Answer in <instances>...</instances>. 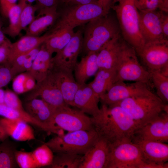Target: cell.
Masks as SVG:
<instances>
[{"label": "cell", "instance_id": "cell-1", "mask_svg": "<svg viewBox=\"0 0 168 168\" xmlns=\"http://www.w3.org/2000/svg\"><path fill=\"white\" fill-rule=\"evenodd\" d=\"M91 119L99 138L110 144L132 141L138 127L128 114L117 105L102 104L99 112Z\"/></svg>", "mask_w": 168, "mask_h": 168}, {"label": "cell", "instance_id": "cell-2", "mask_svg": "<svg viewBox=\"0 0 168 168\" xmlns=\"http://www.w3.org/2000/svg\"><path fill=\"white\" fill-rule=\"evenodd\" d=\"M120 33L116 17L108 14L87 23L83 37L82 51L98 52L109 41Z\"/></svg>", "mask_w": 168, "mask_h": 168}, {"label": "cell", "instance_id": "cell-3", "mask_svg": "<svg viewBox=\"0 0 168 168\" xmlns=\"http://www.w3.org/2000/svg\"><path fill=\"white\" fill-rule=\"evenodd\" d=\"M111 8L115 12L124 40L136 51L140 49L145 42L140 30L139 11L135 0H121Z\"/></svg>", "mask_w": 168, "mask_h": 168}, {"label": "cell", "instance_id": "cell-4", "mask_svg": "<svg viewBox=\"0 0 168 168\" xmlns=\"http://www.w3.org/2000/svg\"><path fill=\"white\" fill-rule=\"evenodd\" d=\"M114 105H119L125 110L138 127L163 111L168 113V104H165L153 93L129 97Z\"/></svg>", "mask_w": 168, "mask_h": 168}, {"label": "cell", "instance_id": "cell-5", "mask_svg": "<svg viewBox=\"0 0 168 168\" xmlns=\"http://www.w3.org/2000/svg\"><path fill=\"white\" fill-rule=\"evenodd\" d=\"M115 83L130 81L144 82L148 85L151 72L139 63L135 49L123 39L115 67Z\"/></svg>", "mask_w": 168, "mask_h": 168}, {"label": "cell", "instance_id": "cell-6", "mask_svg": "<svg viewBox=\"0 0 168 168\" xmlns=\"http://www.w3.org/2000/svg\"><path fill=\"white\" fill-rule=\"evenodd\" d=\"M99 139L95 129L78 130L57 135L44 143L53 152L84 155Z\"/></svg>", "mask_w": 168, "mask_h": 168}, {"label": "cell", "instance_id": "cell-7", "mask_svg": "<svg viewBox=\"0 0 168 168\" xmlns=\"http://www.w3.org/2000/svg\"><path fill=\"white\" fill-rule=\"evenodd\" d=\"M109 145L106 168H139L144 162L138 147L132 141Z\"/></svg>", "mask_w": 168, "mask_h": 168}, {"label": "cell", "instance_id": "cell-8", "mask_svg": "<svg viewBox=\"0 0 168 168\" xmlns=\"http://www.w3.org/2000/svg\"><path fill=\"white\" fill-rule=\"evenodd\" d=\"M106 14L98 2L72 6L65 11L53 28L75 27Z\"/></svg>", "mask_w": 168, "mask_h": 168}, {"label": "cell", "instance_id": "cell-9", "mask_svg": "<svg viewBox=\"0 0 168 168\" xmlns=\"http://www.w3.org/2000/svg\"><path fill=\"white\" fill-rule=\"evenodd\" d=\"M54 119L56 126L69 132L94 129L91 117L79 109L71 108L68 105L56 109L54 113Z\"/></svg>", "mask_w": 168, "mask_h": 168}, {"label": "cell", "instance_id": "cell-10", "mask_svg": "<svg viewBox=\"0 0 168 168\" xmlns=\"http://www.w3.org/2000/svg\"><path fill=\"white\" fill-rule=\"evenodd\" d=\"M136 52L150 72L168 64V40L146 42Z\"/></svg>", "mask_w": 168, "mask_h": 168}, {"label": "cell", "instance_id": "cell-11", "mask_svg": "<svg viewBox=\"0 0 168 168\" xmlns=\"http://www.w3.org/2000/svg\"><path fill=\"white\" fill-rule=\"evenodd\" d=\"M146 141L168 142V113L162 112L136 129L132 141Z\"/></svg>", "mask_w": 168, "mask_h": 168}, {"label": "cell", "instance_id": "cell-12", "mask_svg": "<svg viewBox=\"0 0 168 168\" xmlns=\"http://www.w3.org/2000/svg\"><path fill=\"white\" fill-rule=\"evenodd\" d=\"M83 40L81 30L75 32L68 44L52 57L51 70L60 69L73 72L78 55L82 52Z\"/></svg>", "mask_w": 168, "mask_h": 168}, {"label": "cell", "instance_id": "cell-13", "mask_svg": "<svg viewBox=\"0 0 168 168\" xmlns=\"http://www.w3.org/2000/svg\"><path fill=\"white\" fill-rule=\"evenodd\" d=\"M148 86L140 82L131 83H126L124 82H116L100 98V101L102 104L110 106L129 97L153 93Z\"/></svg>", "mask_w": 168, "mask_h": 168}, {"label": "cell", "instance_id": "cell-14", "mask_svg": "<svg viewBox=\"0 0 168 168\" xmlns=\"http://www.w3.org/2000/svg\"><path fill=\"white\" fill-rule=\"evenodd\" d=\"M31 91L27 97V100L40 96L55 111L68 105L65 102L50 71L43 80L36 83L35 87Z\"/></svg>", "mask_w": 168, "mask_h": 168}, {"label": "cell", "instance_id": "cell-15", "mask_svg": "<svg viewBox=\"0 0 168 168\" xmlns=\"http://www.w3.org/2000/svg\"><path fill=\"white\" fill-rule=\"evenodd\" d=\"M24 108L31 116L44 125L48 132L57 135L64 134L63 130L56 126L54 122V110L41 99L36 98L27 100Z\"/></svg>", "mask_w": 168, "mask_h": 168}, {"label": "cell", "instance_id": "cell-16", "mask_svg": "<svg viewBox=\"0 0 168 168\" xmlns=\"http://www.w3.org/2000/svg\"><path fill=\"white\" fill-rule=\"evenodd\" d=\"M163 12L159 10L139 11L140 30L145 43L166 39L161 26Z\"/></svg>", "mask_w": 168, "mask_h": 168}, {"label": "cell", "instance_id": "cell-17", "mask_svg": "<svg viewBox=\"0 0 168 168\" xmlns=\"http://www.w3.org/2000/svg\"><path fill=\"white\" fill-rule=\"evenodd\" d=\"M110 145L99 138L96 142L83 155L79 168H106Z\"/></svg>", "mask_w": 168, "mask_h": 168}, {"label": "cell", "instance_id": "cell-18", "mask_svg": "<svg viewBox=\"0 0 168 168\" xmlns=\"http://www.w3.org/2000/svg\"><path fill=\"white\" fill-rule=\"evenodd\" d=\"M66 103L74 107V99L80 85L76 81L73 72L64 69L50 71Z\"/></svg>", "mask_w": 168, "mask_h": 168}, {"label": "cell", "instance_id": "cell-19", "mask_svg": "<svg viewBox=\"0 0 168 168\" xmlns=\"http://www.w3.org/2000/svg\"><path fill=\"white\" fill-rule=\"evenodd\" d=\"M138 147L144 162L164 164L168 161V145L150 141L133 142Z\"/></svg>", "mask_w": 168, "mask_h": 168}, {"label": "cell", "instance_id": "cell-20", "mask_svg": "<svg viewBox=\"0 0 168 168\" xmlns=\"http://www.w3.org/2000/svg\"><path fill=\"white\" fill-rule=\"evenodd\" d=\"M123 38L120 33L106 43L98 52L99 69L114 70Z\"/></svg>", "mask_w": 168, "mask_h": 168}, {"label": "cell", "instance_id": "cell-21", "mask_svg": "<svg viewBox=\"0 0 168 168\" xmlns=\"http://www.w3.org/2000/svg\"><path fill=\"white\" fill-rule=\"evenodd\" d=\"M99 98L96 94L88 84L80 85L74 99V107L85 113L91 116L100 111L98 104Z\"/></svg>", "mask_w": 168, "mask_h": 168}, {"label": "cell", "instance_id": "cell-22", "mask_svg": "<svg viewBox=\"0 0 168 168\" xmlns=\"http://www.w3.org/2000/svg\"><path fill=\"white\" fill-rule=\"evenodd\" d=\"M51 35L49 32L40 36L25 35L17 41L12 43L10 49L8 64L10 65L17 56L40 46Z\"/></svg>", "mask_w": 168, "mask_h": 168}, {"label": "cell", "instance_id": "cell-23", "mask_svg": "<svg viewBox=\"0 0 168 168\" xmlns=\"http://www.w3.org/2000/svg\"><path fill=\"white\" fill-rule=\"evenodd\" d=\"M0 122L8 136L15 140L24 142L35 139L32 128L25 121L2 118Z\"/></svg>", "mask_w": 168, "mask_h": 168}, {"label": "cell", "instance_id": "cell-24", "mask_svg": "<svg viewBox=\"0 0 168 168\" xmlns=\"http://www.w3.org/2000/svg\"><path fill=\"white\" fill-rule=\"evenodd\" d=\"M98 52H90L77 62L73 71L77 82L80 85L86 83L91 77L95 76L99 69L97 62Z\"/></svg>", "mask_w": 168, "mask_h": 168}, {"label": "cell", "instance_id": "cell-25", "mask_svg": "<svg viewBox=\"0 0 168 168\" xmlns=\"http://www.w3.org/2000/svg\"><path fill=\"white\" fill-rule=\"evenodd\" d=\"M52 55L47 49L43 43L28 72L35 79L36 83L43 80L50 72L51 67Z\"/></svg>", "mask_w": 168, "mask_h": 168}, {"label": "cell", "instance_id": "cell-26", "mask_svg": "<svg viewBox=\"0 0 168 168\" xmlns=\"http://www.w3.org/2000/svg\"><path fill=\"white\" fill-rule=\"evenodd\" d=\"M51 36L44 44L48 51L52 54L56 53L63 48L69 42L74 32L70 28H52L49 31Z\"/></svg>", "mask_w": 168, "mask_h": 168}, {"label": "cell", "instance_id": "cell-27", "mask_svg": "<svg viewBox=\"0 0 168 168\" xmlns=\"http://www.w3.org/2000/svg\"><path fill=\"white\" fill-rule=\"evenodd\" d=\"M95 76L93 80L88 84L100 99L115 83L116 71L99 69Z\"/></svg>", "mask_w": 168, "mask_h": 168}, {"label": "cell", "instance_id": "cell-28", "mask_svg": "<svg viewBox=\"0 0 168 168\" xmlns=\"http://www.w3.org/2000/svg\"><path fill=\"white\" fill-rule=\"evenodd\" d=\"M59 15L57 7L49 8L44 15L35 19L30 23L26 30V35L38 36L54 24Z\"/></svg>", "mask_w": 168, "mask_h": 168}, {"label": "cell", "instance_id": "cell-29", "mask_svg": "<svg viewBox=\"0 0 168 168\" xmlns=\"http://www.w3.org/2000/svg\"><path fill=\"white\" fill-rule=\"evenodd\" d=\"M37 8L35 5L27 3L23 7L16 24L13 27L7 28L2 27V30L5 34L15 38L20 32L35 19V12Z\"/></svg>", "mask_w": 168, "mask_h": 168}, {"label": "cell", "instance_id": "cell-30", "mask_svg": "<svg viewBox=\"0 0 168 168\" xmlns=\"http://www.w3.org/2000/svg\"><path fill=\"white\" fill-rule=\"evenodd\" d=\"M54 155L51 164L47 167L51 168H79L83 155L58 153Z\"/></svg>", "mask_w": 168, "mask_h": 168}, {"label": "cell", "instance_id": "cell-31", "mask_svg": "<svg viewBox=\"0 0 168 168\" xmlns=\"http://www.w3.org/2000/svg\"><path fill=\"white\" fill-rule=\"evenodd\" d=\"M40 46L17 56L12 61L10 65L16 75L29 71Z\"/></svg>", "mask_w": 168, "mask_h": 168}, {"label": "cell", "instance_id": "cell-32", "mask_svg": "<svg viewBox=\"0 0 168 168\" xmlns=\"http://www.w3.org/2000/svg\"><path fill=\"white\" fill-rule=\"evenodd\" d=\"M7 138L0 144V168H13L18 166L14 155L16 149Z\"/></svg>", "mask_w": 168, "mask_h": 168}, {"label": "cell", "instance_id": "cell-33", "mask_svg": "<svg viewBox=\"0 0 168 168\" xmlns=\"http://www.w3.org/2000/svg\"><path fill=\"white\" fill-rule=\"evenodd\" d=\"M151 72L152 81L157 96L165 104L168 102V76L162 74L159 70Z\"/></svg>", "mask_w": 168, "mask_h": 168}, {"label": "cell", "instance_id": "cell-34", "mask_svg": "<svg viewBox=\"0 0 168 168\" xmlns=\"http://www.w3.org/2000/svg\"><path fill=\"white\" fill-rule=\"evenodd\" d=\"M50 148L44 143L37 147L32 154L37 168L48 167L52 163L54 155Z\"/></svg>", "mask_w": 168, "mask_h": 168}, {"label": "cell", "instance_id": "cell-35", "mask_svg": "<svg viewBox=\"0 0 168 168\" xmlns=\"http://www.w3.org/2000/svg\"><path fill=\"white\" fill-rule=\"evenodd\" d=\"M139 11L159 10L168 13V0H135Z\"/></svg>", "mask_w": 168, "mask_h": 168}, {"label": "cell", "instance_id": "cell-36", "mask_svg": "<svg viewBox=\"0 0 168 168\" xmlns=\"http://www.w3.org/2000/svg\"><path fill=\"white\" fill-rule=\"evenodd\" d=\"M15 157L18 167L21 168H37V166L33 157L32 152L16 149Z\"/></svg>", "mask_w": 168, "mask_h": 168}, {"label": "cell", "instance_id": "cell-37", "mask_svg": "<svg viewBox=\"0 0 168 168\" xmlns=\"http://www.w3.org/2000/svg\"><path fill=\"white\" fill-rule=\"evenodd\" d=\"M16 75L10 65L0 64V88L7 85Z\"/></svg>", "mask_w": 168, "mask_h": 168}, {"label": "cell", "instance_id": "cell-38", "mask_svg": "<svg viewBox=\"0 0 168 168\" xmlns=\"http://www.w3.org/2000/svg\"><path fill=\"white\" fill-rule=\"evenodd\" d=\"M16 94L10 90H5L4 103L13 109L24 110L22 103Z\"/></svg>", "mask_w": 168, "mask_h": 168}, {"label": "cell", "instance_id": "cell-39", "mask_svg": "<svg viewBox=\"0 0 168 168\" xmlns=\"http://www.w3.org/2000/svg\"><path fill=\"white\" fill-rule=\"evenodd\" d=\"M28 74V72L21 73L16 75L12 79V88L16 94L25 92V86Z\"/></svg>", "mask_w": 168, "mask_h": 168}, {"label": "cell", "instance_id": "cell-40", "mask_svg": "<svg viewBox=\"0 0 168 168\" xmlns=\"http://www.w3.org/2000/svg\"><path fill=\"white\" fill-rule=\"evenodd\" d=\"M36 6L39 12L37 17L44 15L48 9L54 7H58V0H36Z\"/></svg>", "mask_w": 168, "mask_h": 168}, {"label": "cell", "instance_id": "cell-41", "mask_svg": "<svg viewBox=\"0 0 168 168\" xmlns=\"http://www.w3.org/2000/svg\"><path fill=\"white\" fill-rule=\"evenodd\" d=\"M12 43L6 37L5 40L0 44V64H9L8 58Z\"/></svg>", "mask_w": 168, "mask_h": 168}, {"label": "cell", "instance_id": "cell-42", "mask_svg": "<svg viewBox=\"0 0 168 168\" xmlns=\"http://www.w3.org/2000/svg\"><path fill=\"white\" fill-rule=\"evenodd\" d=\"M161 28L164 38L168 40V13L163 12L161 21Z\"/></svg>", "mask_w": 168, "mask_h": 168}, {"label": "cell", "instance_id": "cell-43", "mask_svg": "<svg viewBox=\"0 0 168 168\" xmlns=\"http://www.w3.org/2000/svg\"><path fill=\"white\" fill-rule=\"evenodd\" d=\"M17 0H0V10L2 14L7 17L8 11L10 7L16 4Z\"/></svg>", "mask_w": 168, "mask_h": 168}, {"label": "cell", "instance_id": "cell-44", "mask_svg": "<svg viewBox=\"0 0 168 168\" xmlns=\"http://www.w3.org/2000/svg\"><path fill=\"white\" fill-rule=\"evenodd\" d=\"M98 3L102 7L106 14L109 13L113 5L112 0H98Z\"/></svg>", "mask_w": 168, "mask_h": 168}, {"label": "cell", "instance_id": "cell-45", "mask_svg": "<svg viewBox=\"0 0 168 168\" xmlns=\"http://www.w3.org/2000/svg\"><path fill=\"white\" fill-rule=\"evenodd\" d=\"M98 0H71L68 3L71 6L87 4L98 2Z\"/></svg>", "mask_w": 168, "mask_h": 168}, {"label": "cell", "instance_id": "cell-46", "mask_svg": "<svg viewBox=\"0 0 168 168\" xmlns=\"http://www.w3.org/2000/svg\"><path fill=\"white\" fill-rule=\"evenodd\" d=\"M8 137L4 127L0 122V141L2 142L4 141L7 139Z\"/></svg>", "mask_w": 168, "mask_h": 168}, {"label": "cell", "instance_id": "cell-47", "mask_svg": "<svg viewBox=\"0 0 168 168\" xmlns=\"http://www.w3.org/2000/svg\"><path fill=\"white\" fill-rule=\"evenodd\" d=\"M5 91L0 88V104L4 103Z\"/></svg>", "mask_w": 168, "mask_h": 168}, {"label": "cell", "instance_id": "cell-48", "mask_svg": "<svg viewBox=\"0 0 168 168\" xmlns=\"http://www.w3.org/2000/svg\"><path fill=\"white\" fill-rule=\"evenodd\" d=\"M6 37L2 30H0V44L2 43L6 39Z\"/></svg>", "mask_w": 168, "mask_h": 168}, {"label": "cell", "instance_id": "cell-49", "mask_svg": "<svg viewBox=\"0 0 168 168\" xmlns=\"http://www.w3.org/2000/svg\"><path fill=\"white\" fill-rule=\"evenodd\" d=\"M121 0H112L113 4V6L114 5L115 3H118L119 2H120Z\"/></svg>", "mask_w": 168, "mask_h": 168}, {"label": "cell", "instance_id": "cell-50", "mask_svg": "<svg viewBox=\"0 0 168 168\" xmlns=\"http://www.w3.org/2000/svg\"><path fill=\"white\" fill-rule=\"evenodd\" d=\"M27 3L31 4L34 2L36 1V0H25Z\"/></svg>", "mask_w": 168, "mask_h": 168}, {"label": "cell", "instance_id": "cell-51", "mask_svg": "<svg viewBox=\"0 0 168 168\" xmlns=\"http://www.w3.org/2000/svg\"><path fill=\"white\" fill-rule=\"evenodd\" d=\"M3 26V23L0 17V30H2Z\"/></svg>", "mask_w": 168, "mask_h": 168}, {"label": "cell", "instance_id": "cell-52", "mask_svg": "<svg viewBox=\"0 0 168 168\" xmlns=\"http://www.w3.org/2000/svg\"><path fill=\"white\" fill-rule=\"evenodd\" d=\"M63 2L68 4L71 0H62Z\"/></svg>", "mask_w": 168, "mask_h": 168}]
</instances>
